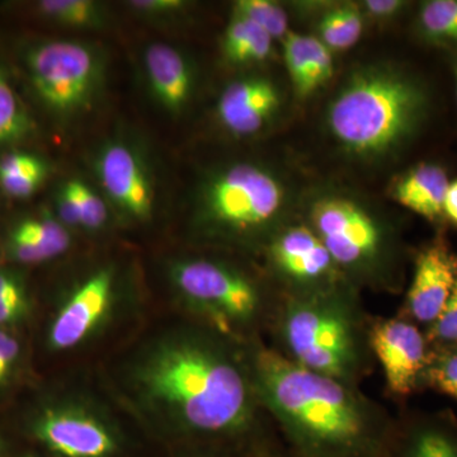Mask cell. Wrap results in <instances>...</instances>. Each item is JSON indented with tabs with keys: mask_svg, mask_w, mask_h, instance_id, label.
<instances>
[{
	"mask_svg": "<svg viewBox=\"0 0 457 457\" xmlns=\"http://www.w3.org/2000/svg\"><path fill=\"white\" fill-rule=\"evenodd\" d=\"M116 389L156 431L192 444L222 442L282 455L261 425V405L239 345L201 324L168 328L123 360Z\"/></svg>",
	"mask_w": 457,
	"mask_h": 457,
	"instance_id": "cell-1",
	"label": "cell"
},
{
	"mask_svg": "<svg viewBox=\"0 0 457 457\" xmlns=\"http://www.w3.org/2000/svg\"><path fill=\"white\" fill-rule=\"evenodd\" d=\"M249 365L261 408L296 457H380L394 425L356 385L317 374L255 339Z\"/></svg>",
	"mask_w": 457,
	"mask_h": 457,
	"instance_id": "cell-2",
	"label": "cell"
},
{
	"mask_svg": "<svg viewBox=\"0 0 457 457\" xmlns=\"http://www.w3.org/2000/svg\"><path fill=\"white\" fill-rule=\"evenodd\" d=\"M431 110L425 83L402 66L378 62L354 69L327 106L336 145L361 162L398 154L420 134Z\"/></svg>",
	"mask_w": 457,
	"mask_h": 457,
	"instance_id": "cell-3",
	"label": "cell"
},
{
	"mask_svg": "<svg viewBox=\"0 0 457 457\" xmlns=\"http://www.w3.org/2000/svg\"><path fill=\"white\" fill-rule=\"evenodd\" d=\"M282 354L303 369L351 385L370 362V329L351 285L286 295L275 314Z\"/></svg>",
	"mask_w": 457,
	"mask_h": 457,
	"instance_id": "cell-4",
	"label": "cell"
},
{
	"mask_svg": "<svg viewBox=\"0 0 457 457\" xmlns=\"http://www.w3.org/2000/svg\"><path fill=\"white\" fill-rule=\"evenodd\" d=\"M290 191L276 171L239 162L213 171L198 198L201 230L222 242H248L270 237L284 227Z\"/></svg>",
	"mask_w": 457,
	"mask_h": 457,
	"instance_id": "cell-5",
	"label": "cell"
},
{
	"mask_svg": "<svg viewBox=\"0 0 457 457\" xmlns=\"http://www.w3.org/2000/svg\"><path fill=\"white\" fill-rule=\"evenodd\" d=\"M168 278L198 324L239 345L254 342L258 328L273 314L261 285L225 262L180 258L171 262Z\"/></svg>",
	"mask_w": 457,
	"mask_h": 457,
	"instance_id": "cell-6",
	"label": "cell"
},
{
	"mask_svg": "<svg viewBox=\"0 0 457 457\" xmlns=\"http://www.w3.org/2000/svg\"><path fill=\"white\" fill-rule=\"evenodd\" d=\"M308 224L347 281L378 286L392 275L396 253L392 230L361 201L332 192L320 195L309 206Z\"/></svg>",
	"mask_w": 457,
	"mask_h": 457,
	"instance_id": "cell-7",
	"label": "cell"
},
{
	"mask_svg": "<svg viewBox=\"0 0 457 457\" xmlns=\"http://www.w3.org/2000/svg\"><path fill=\"white\" fill-rule=\"evenodd\" d=\"M29 431L57 457H117L123 449L112 414L79 393L46 400L33 413Z\"/></svg>",
	"mask_w": 457,
	"mask_h": 457,
	"instance_id": "cell-8",
	"label": "cell"
},
{
	"mask_svg": "<svg viewBox=\"0 0 457 457\" xmlns=\"http://www.w3.org/2000/svg\"><path fill=\"white\" fill-rule=\"evenodd\" d=\"M26 62L42 104L62 116L88 108L104 78L101 55L84 42H42L29 51Z\"/></svg>",
	"mask_w": 457,
	"mask_h": 457,
	"instance_id": "cell-9",
	"label": "cell"
},
{
	"mask_svg": "<svg viewBox=\"0 0 457 457\" xmlns=\"http://www.w3.org/2000/svg\"><path fill=\"white\" fill-rule=\"evenodd\" d=\"M123 305L116 269L99 267L77 282L57 303L47 327V347L64 353L89 345L121 317Z\"/></svg>",
	"mask_w": 457,
	"mask_h": 457,
	"instance_id": "cell-10",
	"label": "cell"
},
{
	"mask_svg": "<svg viewBox=\"0 0 457 457\" xmlns=\"http://www.w3.org/2000/svg\"><path fill=\"white\" fill-rule=\"evenodd\" d=\"M273 272L290 291L309 294L350 284L308 222L286 224L267 242Z\"/></svg>",
	"mask_w": 457,
	"mask_h": 457,
	"instance_id": "cell-11",
	"label": "cell"
},
{
	"mask_svg": "<svg viewBox=\"0 0 457 457\" xmlns=\"http://www.w3.org/2000/svg\"><path fill=\"white\" fill-rule=\"evenodd\" d=\"M370 347L394 395L407 396L422 384L429 357L426 333L408 318L384 319L370 328Z\"/></svg>",
	"mask_w": 457,
	"mask_h": 457,
	"instance_id": "cell-12",
	"label": "cell"
},
{
	"mask_svg": "<svg viewBox=\"0 0 457 457\" xmlns=\"http://www.w3.org/2000/svg\"><path fill=\"white\" fill-rule=\"evenodd\" d=\"M96 170L114 206L137 221L152 218L154 191L140 155L122 141H111L101 150Z\"/></svg>",
	"mask_w": 457,
	"mask_h": 457,
	"instance_id": "cell-13",
	"label": "cell"
},
{
	"mask_svg": "<svg viewBox=\"0 0 457 457\" xmlns=\"http://www.w3.org/2000/svg\"><path fill=\"white\" fill-rule=\"evenodd\" d=\"M457 278V260L441 240L420 252L405 299L409 320L431 327L440 317Z\"/></svg>",
	"mask_w": 457,
	"mask_h": 457,
	"instance_id": "cell-14",
	"label": "cell"
},
{
	"mask_svg": "<svg viewBox=\"0 0 457 457\" xmlns=\"http://www.w3.org/2000/svg\"><path fill=\"white\" fill-rule=\"evenodd\" d=\"M282 106L281 92L266 77L243 78L228 84L216 106L219 121L236 137H251L266 129Z\"/></svg>",
	"mask_w": 457,
	"mask_h": 457,
	"instance_id": "cell-15",
	"label": "cell"
},
{
	"mask_svg": "<svg viewBox=\"0 0 457 457\" xmlns=\"http://www.w3.org/2000/svg\"><path fill=\"white\" fill-rule=\"evenodd\" d=\"M380 457H457V420L442 411L405 418Z\"/></svg>",
	"mask_w": 457,
	"mask_h": 457,
	"instance_id": "cell-16",
	"label": "cell"
},
{
	"mask_svg": "<svg viewBox=\"0 0 457 457\" xmlns=\"http://www.w3.org/2000/svg\"><path fill=\"white\" fill-rule=\"evenodd\" d=\"M144 64L158 104L170 113H182L195 89L194 69L187 57L170 45L156 42L147 46Z\"/></svg>",
	"mask_w": 457,
	"mask_h": 457,
	"instance_id": "cell-17",
	"label": "cell"
},
{
	"mask_svg": "<svg viewBox=\"0 0 457 457\" xmlns=\"http://www.w3.org/2000/svg\"><path fill=\"white\" fill-rule=\"evenodd\" d=\"M450 179L438 164L420 163L394 180L390 195L405 209L428 220L444 218L445 196Z\"/></svg>",
	"mask_w": 457,
	"mask_h": 457,
	"instance_id": "cell-18",
	"label": "cell"
},
{
	"mask_svg": "<svg viewBox=\"0 0 457 457\" xmlns=\"http://www.w3.org/2000/svg\"><path fill=\"white\" fill-rule=\"evenodd\" d=\"M273 41L253 21L233 13L222 35V55L233 65L257 64L269 59Z\"/></svg>",
	"mask_w": 457,
	"mask_h": 457,
	"instance_id": "cell-19",
	"label": "cell"
},
{
	"mask_svg": "<svg viewBox=\"0 0 457 457\" xmlns=\"http://www.w3.org/2000/svg\"><path fill=\"white\" fill-rule=\"evenodd\" d=\"M56 204L57 218L68 228L99 230L108 220L104 201L79 179L66 180L57 195Z\"/></svg>",
	"mask_w": 457,
	"mask_h": 457,
	"instance_id": "cell-20",
	"label": "cell"
},
{
	"mask_svg": "<svg viewBox=\"0 0 457 457\" xmlns=\"http://www.w3.org/2000/svg\"><path fill=\"white\" fill-rule=\"evenodd\" d=\"M365 14L359 4L338 3L329 5L320 14L317 36L321 44L335 53L353 47L362 36Z\"/></svg>",
	"mask_w": 457,
	"mask_h": 457,
	"instance_id": "cell-21",
	"label": "cell"
},
{
	"mask_svg": "<svg viewBox=\"0 0 457 457\" xmlns=\"http://www.w3.org/2000/svg\"><path fill=\"white\" fill-rule=\"evenodd\" d=\"M418 29L428 44L457 46V0H428L420 5Z\"/></svg>",
	"mask_w": 457,
	"mask_h": 457,
	"instance_id": "cell-22",
	"label": "cell"
},
{
	"mask_svg": "<svg viewBox=\"0 0 457 457\" xmlns=\"http://www.w3.org/2000/svg\"><path fill=\"white\" fill-rule=\"evenodd\" d=\"M37 9L47 20L74 29H101L107 20L104 5L93 0H42Z\"/></svg>",
	"mask_w": 457,
	"mask_h": 457,
	"instance_id": "cell-23",
	"label": "cell"
},
{
	"mask_svg": "<svg viewBox=\"0 0 457 457\" xmlns=\"http://www.w3.org/2000/svg\"><path fill=\"white\" fill-rule=\"evenodd\" d=\"M32 121L7 74L0 68V146L25 139Z\"/></svg>",
	"mask_w": 457,
	"mask_h": 457,
	"instance_id": "cell-24",
	"label": "cell"
},
{
	"mask_svg": "<svg viewBox=\"0 0 457 457\" xmlns=\"http://www.w3.org/2000/svg\"><path fill=\"white\" fill-rule=\"evenodd\" d=\"M309 35L290 31L286 35L284 59L291 86L297 98L306 99L314 95L312 84L311 55H309Z\"/></svg>",
	"mask_w": 457,
	"mask_h": 457,
	"instance_id": "cell-25",
	"label": "cell"
},
{
	"mask_svg": "<svg viewBox=\"0 0 457 457\" xmlns=\"http://www.w3.org/2000/svg\"><path fill=\"white\" fill-rule=\"evenodd\" d=\"M31 300L25 281L13 270H0V329L29 318Z\"/></svg>",
	"mask_w": 457,
	"mask_h": 457,
	"instance_id": "cell-26",
	"label": "cell"
},
{
	"mask_svg": "<svg viewBox=\"0 0 457 457\" xmlns=\"http://www.w3.org/2000/svg\"><path fill=\"white\" fill-rule=\"evenodd\" d=\"M27 233L31 234L51 260L64 254L71 245V236L68 227L49 212L37 218H27L18 222Z\"/></svg>",
	"mask_w": 457,
	"mask_h": 457,
	"instance_id": "cell-27",
	"label": "cell"
},
{
	"mask_svg": "<svg viewBox=\"0 0 457 457\" xmlns=\"http://www.w3.org/2000/svg\"><path fill=\"white\" fill-rule=\"evenodd\" d=\"M233 13L253 21L264 29L273 40H284L288 29V17L285 9L270 0H237L233 5Z\"/></svg>",
	"mask_w": 457,
	"mask_h": 457,
	"instance_id": "cell-28",
	"label": "cell"
},
{
	"mask_svg": "<svg viewBox=\"0 0 457 457\" xmlns=\"http://www.w3.org/2000/svg\"><path fill=\"white\" fill-rule=\"evenodd\" d=\"M422 384L457 400V345L429 348Z\"/></svg>",
	"mask_w": 457,
	"mask_h": 457,
	"instance_id": "cell-29",
	"label": "cell"
},
{
	"mask_svg": "<svg viewBox=\"0 0 457 457\" xmlns=\"http://www.w3.org/2000/svg\"><path fill=\"white\" fill-rule=\"evenodd\" d=\"M426 337L429 348L457 345V278L440 317L431 327L427 328Z\"/></svg>",
	"mask_w": 457,
	"mask_h": 457,
	"instance_id": "cell-30",
	"label": "cell"
},
{
	"mask_svg": "<svg viewBox=\"0 0 457 457\" xmlns=\"http://www.w3.org/2000/svg\"><path fill=\"white\" fill-rule=\"evenodd\" d=\"M7 252L12 260L23 264L42 263L50 261V255L38 245L37 240L27 233L20 224L14 225L9 233Z\"/></svg>",
	"mask_w": 457,
	"mask_h": 457,
	"instance_id": "cell-31",
	"label": "cell"
},
{
	"mask_svg": "<svg viewBox=\"0 0 457 457\" xmlns=\"http://www.w3.org/2000/svg\"><path fill=\"white\" fill-rule=\"evenodd\" d=\"M309 55H311L312 84L314 92L332 79L335 64L333 53L321 44L315 36L309 35Z\"/></svg>",
	"mask_w": 457,
	"mask_h": 457,
	"instance_id": "cell-32",
	"label": "cell"
},
{
	"mask_svg": "<svg viewBox=\"0 0 457 457\" xmlns=\"http://www.w3.org/2000/svg\"><path fill=\"white\" fill-rule=\"evenodd\" d=\"M47 176V167L42 170L27 171L16 176L2 177L0 186L8 196L29 198L41 187Z\"/></svg>",
	"mask_w": 457,
	"mask_h": 457,
	"instance_id": "cell-33",
	"label": "cell"
},
{
	"mask_svg": "<svg viewBox=\"0 0 457 457\" xmlns=\"http://www.w3.org/2000/svg\"><path fill=\"white\" fill-rule=\"evenodd\" d=\"M197 449L187 457H282L270 455L264 451L240 446V445L222 444V442H206L196 444ZM285 453V455H286Z\"/></svg>",
	"mask_w": 457,
	"mask_h": 457,
	"instance_id": "cell-34",
	"label": "cell"
},
{
	"mask_svg": "<svg viewBox=\"0 0 457 457\" xmlns=\"http://www.w3.org/2000/svg\"><path fill=\"white\" fill-rule=\"evenodd\" d=\"M42 168H46V164L38 156L29 154V153H12L0 159V179L42 170Z\"/></svg>",
	"mask_w": 457,
	"mask_h": 457,
	"instance_id": "cell-35",
	"label": "cell"
},
{
	"mask_svg": "<svg viewBox=\"0 0 457 457\" xmlns=\"http://www.w3.org/2000/svg\"><path fill=\"white\" fill-rule=\"evenodd\" d=\"M129 7L147 16H170L187 7L183 0H132Z\"/></svg>",
	"mask_w": 457,
	"mask_h": 457,
	"instance_id": "cell-36",
	"label": "cell"
},
{
	"mask_svg": "<svg viewBox=\"0 0 457 457\" xmlns=\"http://www.w3.org/2000/svg\"><path fill=\"white\" fill-rule=\"evenodd\" d=\"M363 14L376 21H389L398 17L408 3L404 0H366L360 5Z\"/></svg>",
	"mask_w": 457,
	"mask_h": 457,
	"instance_id": "cell-37",
	"label": "cell"
},
{
	"mask_svg": "<svg viewBox=\"0 0 457 457\" xmlns=\"http://www.w3.org/2000/svg\"><path fill=\"white\" fill-rule=\"evenodd\" d=\"M21 356L20 342L11 333L0 329V362L13 374Z\"/></svg>",
	"mask_w": 457,
	"mask_h": 457,
	"instance_id": "cell-38",
	"label": "cell"
},
{
	"mask_svg": "<svg viewBox=\"0 0 457 457\" xmlns=\"http://www.w3.org/2000/svg\"><path fill=\"white\" fill-rule=\"evenodd\" d=\"M444 216L457 227V179L450 182L445 196Z\"/></svg>",
	"mask_w": 457,
	"mask_h": 457,
	"instance_id": "cell-39",
	"label": "cell"
},
{
	"mask_svg": "<svg viewBox=\"0 0 457 457\" xmlns=\"http://www.w3.org/2000/svg\"><path fill=\"white\" fill-rule=\"evenodd\" d=\"M12 372L9 371L2 362H0V386L8 383L9 378H11Z\"/></svg>",
	"mask_w": 457,
	"mask_h": 457,
	"instance_id": "cell-40",
	"label": "cell"
},
{
	"mask_svg": "<svg viewBox=\"0 0 457 457\" xmlns=\"http://www.w3.org/2000/svg\"><path fill=\"white\" fill-rule=\"evenodd\" d=\"M453 77H455V83H456V97H457V57H456V59H455V62H453Z\"/></svg>",
	"mask_w": 457,
	"mask_h": 457,
	"instance_id": "cell-41",
	"label": "cell"
},
{
	"mask_svg": "<svg viewBox=\"0 0 457 457\" xmlns=\"http://www.w3.org/2000/svg\"><path fill=\"white\" fill-rule=\"evenodd\" d=\"M4 451H5V444H4V441L2 440V437H0V457L4 456Z\"/></svg>",
	"mask_w": 457,
	"mask_h": 457,
	"instance_id": "cell-42",
	"label": "cell"
},
{
	"mask_svg": "<svg viewBox=\"0 0 457 457\" xmlns=\"http://www.w3.org/2000/svg\"><path fill=\"white\" fill-rule=\"evenodd\" d=\"M282 457H296V456H294L293 453H286V455H284Z\"/></svg>",
	"mask_w": 457,
	"mask_h": 457,
	"instance_id": "cell-43",
	"label": "cell"
},
{
	"mask_svg": "<svg viewBox=\"0 0 457 457\" xmlns=\"http://www.w3.org/2000/svg\"><path fill=\"white\" fill-rule=\"evenodd\" d=\"M25 457H35V456L29 455V456H25Z\"/></svg>",
	"mask_w": 457,
	"mask_h": 457,
	"instance_id": "cell-44",
	"label": "cell"
}]
</instances>
